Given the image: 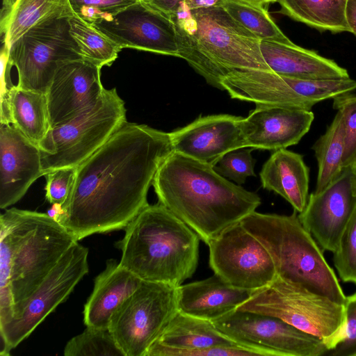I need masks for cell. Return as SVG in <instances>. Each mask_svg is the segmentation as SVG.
<instances>
[{
	"label": "cell",
	"mask_w": 356,
	"mask_h": 356,
	"mask_svg": "<svg viewBox=\"0 0 356 356\" xmlns=\"http://www.w3.org/2000/svg\"><path fill=\"white\" fill-rule=\"evenodd\" d=\"M355 206L356 169L348 167L323 190L309 195L298 216L319 246L334 252Z\"/></svg>",
	"instance_id": "obj_16"
},
{
	"label": "cell",
	"mask_w": 356,
	"mask_h": 356,
	"mask_svg": "<svg viewBox=\"0 0 356 356\" xmlns=\"http://www.w3.org/2000/svg\"><path fill=\"white\" fill-rule=\"evenodd\" d=\"M236 309L282 319L323 339L329 350L341 335L344 323L343 304L278 276L268 286L254 291Z\"/></svg>",
	"instance_id": "obj_8"
},
{
	"label": "cell",
	"mask_w": 356,
	"mask_h": 356,
	"mask_svg": "<svg viewBox=\"0 0 356 356\" xmlns=\"http://www.w3.org/2000/svg\"><path fill=\"white\" fill-rule=\"evenodd\" d=\"M253 292L234 287L213 275L177 287L178 311L214 321L237 309Z\"/></svg>",
	"instance_id": "obj_21"
},
{
	"label": "cell",
	"mask_w": 356,
	"mask_h": 356,
	"mask_svg": "<svg viewBox=\"0 0 356 356\" xmlns=\"http://www.w3.org/2000/svg\"><path fill=\"white\" fill-rule=\"evenodd\" d=\"M175 24L179 58L211 86L236 70L271 71L261 53L260 40L223 8L192 10L183 1L170 18Z\"/></svg>",
	"instance_id": "obj_3"
},
{
	"label": "cell",
	"mask_w": 356,
	"mask_h": 356,
	"mask_svg": "<svg viewBox=\"0 0 356 356\" xmlns=\"http://www.w3.org/2000/svg\"><path fill=\"white\" fill-rule=\"evenodd\" d=\"M146 5L170 18L184 0H141Z\"/></svg>",
	"instance_id": "obj_39"
},
{
	"label": "cell",
	"mask_w": 356,
	"mask_h": 356,
	"mask_svg": "<svg viewBox=\"0 0 356 356\" xmlns=\"http://www.w3.org/2000/svg\"><path fill=\"white\" fill-rule=\"evenodd\" d=\"M333 261L341 280L356 284V206L333 252Z\"/></svg>",
	"instance_id": "obj_33"
},
{
	"label": "cell",
	"mask_w": 356,
	"mask_h": 356,
	"mask_svg": "<svg viewBox=\"0 0 356 356\" xmlns=\"http://www.w3.org/2000/svg\"><path fill=\"white\" fill-rule=\"evenodd\" d=\"M101 69L82 58L68 61L58 69L46 92L50 128L97 103L104 90Z\"/></svg>",
	"instance_id": "obj_17"
},
{
	"label": "cell",
	"mask_w": 356,
	"mask_h": 356,
	"mask_svg": "<svg viewBox=\"0 0 356 356\" xmlns=\"http://www.w3.org/2000/svg\"><path fill=\"white\" fill-rule=\"evenodd\" d=\"M238 1H245V2L253 3V4H258V5H262V6L268 4L270 3L277 1V0H238Z\"/></svg>",
	"instance_id": "obj_43"
},
{
	"label": "cell",
	"mask_w": 356,
	"mask_h": 356,
	"mask_svg": "<svg viewBox=\"0 0 356 356\" xmlns=\"http://www.w3.org/2000/svg\"><path fill=\"white\" fill-rule=\"evenodd\" d=\"M1 123L13 124L39 144L50 129L46 94L10 86L1 95Z\"/></svg>",
	"instance_id": "obj_26"
},
{
	"label": "cell",
	"mask_w": 356,
	"mask_h": 356,
	"mask_svg": "<svg viewBox=\"0 0 356 356\" xmlns=\"http://www.w3.org/2000/svg\"><path fill=\"white\" fill-rule=\"evenodd\" d=\"M44 176L38 144L15 126L0 125V208L18 202L31 184Z\"/></svg>",
	"instance_id": "obj_19"
},
{
	"label": "cell",
	"mask_w": 356,
	"mask_h": 356,
	"mask_svg": "<svg viewBox=\"0 0 356 356\" xmlns=\"http://www.w3.org/2000/svg\"><path fill=\"white\" fill-rule=\"evenodd\" d=\"M88 249L76 241L42 282L13 308V316L0 325V341L12 350L27 338L62 302L88 273Z\"/></svg>",
	"instance_id": "obj_12"
},
{
	"label": "cell",
	"mask_w": 356,
	"mask_h": 356,
	"mask_svg": "<svg viewBox=\"0 0 356 356\" xmlns=\"http://www.w3.org/2000/svg\"><path fill=\"white\" fill-rule=\"evenodd\" d=\"M253 149L243 147L224 154L213 166L220 175L238 185L245 182L249 177H255V160L252 156Z\"/></svg>",
	"instance_id": "obj_35"
},
{
	"label": "cell",
	"mask_w": 356,
	"mask_h": 356,
	"mask_svg": "<svg viewBox=\"0 0 356 356\" xmlns=\"http://www.w3.org/2000/svg\"><path fill=\"white\" fill-rule=\"evenodd\" d=\"M238 344L220 332L211 321L178 311L145 356H161L166 350H189Z\"/></svg>",
	"instance_id": "obj_25"
},
{
	"label": "cell",
	"mask_w": 356,
	"mask_h": 356,
	"mask_svg": "<svg viewBox=\"0 0 356 356\" xmlns=\"http://www.w3.org/2000/svg\"><path fill=\"white\" fill-rule=\"evenodd\" d=\"M263 188L286 200L301 213L309 198V169L302 155L287 149L274 151L259 173Z\"/></svg>",
	"instance_id": "obj_24"
},
{
	"label": "cell",
	"mask_w": 356,
	"mask_h": 356,
	"mask_svg": "<svg viewBox=\"0 0 356 356\" xmlns=\"http://www.w3.org/2000/svg\"><path fill=\"white\" fill-rule=\"evenodd\" d=\"M260 50L270 70L280 75L317 80L350 77L334 60L296 44L261 40Z\"/></svg>",
	"instance_id": "obj_23"
},
{
	"label": "cell",
	"mask_w": 356,
	"mask_h": 356,
	"mask_svg": "<svg viewBox=\"0 0 356 356\" xmlns=\"http://www.w3.org/2000/svg\"><path fill=\"white\" fill-rule=\"evenodd\" d=\"M333 108L339 111L343 117L344 168L349 167L356 169V95L348 92L334 97Z\"/></svg>",
	"instance_id": "obj_34"
},
{
	"label": "cell",
	"mask_w": 356,
	"mask_h": 356,
	"mask_svg": "<svg viewBox=\"0 0 356 356\" xmlns=\"http://www.w3.org/2000/svg\"><path fill=\"white\" fill-rule=\"evenodd\" d=\"M242 117L200 116L170 133L173 152L213 166L226 153L245 147Z\"/></svg>",
	"instance_id": "obj_18"
},
{
	"label": "cell",
	"mask_w": 356,
	"mask_h": 356,
	"mask_svg": "<svg viewBox=\"0 0 356 356\" xmlns=\"http://www.w3.org/2000/svg\"><path fill=\"white\" fill-rule=\"evenodd\" d=\"M76 168L51 170L45 174L46 198L52 204L62 206L69 197L76 178Z\"/></svg>",
	"instance_id": "obj_38"
},
{
	"label": "cell",
	"mask_w": 356,
	"mask_h": 356,
	"mask_svg": "<svg viewBox=\"0 0 356 356\" xmlns=\"http://www.w3.org/2000/svg\"><path fill=\"white\" fill-rule=\"evenodd\" d=\"M122 49L179 57L172 21L141 0L111 17L92 24Z\"/></svg>",
	"instance_id": "obj_15"
},
{
	"label": "cell",
	"mask_w": 356,
	"mask_h": 356,
	"mask_svg": "<svg viewBox=\"0 0 356 356\" xmlns=\"http://www.w3.org/2000/svg\"><path fill=\"white\" fill-rule=\"evenodd\" d=\"M172 152L170 133L126 122L76 168L72 192L54 217L77 241L124 229L149 204L154 177Z\"/></svg>",
	"instance_id": "obj_1"
},
{
	"label": "cell",
	"mask_w": 356,
	"mask_h": 356,
	"mask_svg": "<svg viewBox=\"0 0 356 356\" xmlns=\"http://www.w3.org/2000/svg\"><path fill=\"white\" fill-rule=\"evenodd\" d=\"M312 149L318 163L314 192H320L335 180L344 169L345 150L343 117L337 111L331 124L314 144Z\"/></svg>",
	"instance_id": "obj_29"
},
{
	"label": "cell",
	"mask_w": 356,
	"mask_h": 356,
	"mask_svg": "<svg viewBox=\"0 0 356 356\" xmlns=\"http://www.w3.org/2000/svg\"><path fill=\"white\" fill-rule=\"evenodd\" d=\"M344 323L341 335L327 355L356 356V292L346 297Z\"/></svg>",
	"instance_id": "obj_37"
},
{
	"label": "cell",
	"mask_w": 356,
	"mask_h": 356,
	"mask_svg": "<svg viewBox=\"0 0 356 356\" xmlns=\"http://www.w3.org/2000/svg\"><path fill=\"white\" fill-rule=\"evenodd\" d=\"M177 287L142 281L112 315L108 329L124 356H145L178 312Z\"/></svg>",
	"instance_id": "obj_10"
},
{
	"label": "cell",
	"mask_w": 356,
	"mask_h": 356,
	"mask_svg": "<svg viewBox=\"0 0 356 356\" xmlns=\"http://www.w3.org/2000/svg\"><path fill=\"white\" fill-rule=\"evenodd\" d=\"M212 322L236 343L266 356H321L329 351L323 339L272 316L235 309Z\"/></svg>",
	"instance_id": "obj_13"
},
{
	"label": "cell",
	"mask_w": 356,
	"mask_h": 356,
	"mask_svg": "<svg viewBox=\"0 0 356 356\" xmlns=\"http://www.w3.org/2000/svg\"><path fill=\"white\" fill-rule=\"evenodd\" d=\"M6 51L7 63L17 70V86L45 94L62 65L81 58L66 17L33 26Z\"/></svg>",
	"instance_id": "obj_11"
},
{
	"label": "cell",
	"mask_w": 356,
	"mask_h": 356,
	"mask_svg": "<svg viewBox=\"0 0 356 356\" xmlns=\"http://www.w3.org/2000/svg\"><path fill=\"white\" fill-rule=\"evenodd\" d=\"M127 121L116 89L104 90L97 103L72 120L50 128L39 143L42 169L76 167L101 147Z\"/></svg>",
	"instance_id": "obj_7"
},
{
	"label": "cell",
	"mask_w": 356,
	"mask_h": 356,
	"mask_svg": "<svg viewBox=\"0 0 356 356\" xmlns=\"http://www.w3.org/2000/svg\"><path fill=\"white\" fill-rule=\"evenodd\" d=\"M207 245L214 274L234 287L254 292L277 277L267 249L241 222L224 230Z\"/></svg>",
	"instance_id": "obj_14"
},
{
	"label": "cell",
	"mask_w": 356,
	"mask_h": 356,
	"mask_svg": "<svg viewBox=\"0 0 356 356\" xmlns=\"http://www.w3.org/2000/svg\"><path fill=\"white\" fill-rule=\"evenodd\" d=\"M139 0H69L75 15L92 24L116 15Z\"/></svg>",
	"instance_id": "obj_36"
},
{
	"label": "cell",
	"mask_w": 356,
	"mask_h": 356,
	"mask_svg": "<svg viewBox=\"0 0 356 356\" xmlns=\"http://www.w3.org/2000/svg\"><path fill=\"white\" fill-rule=\"evenodd\" d=\"M241 224L270 253L279 277L343 304L346 296L321 248L291 215L253 211Z\"/></svg>",
	"instance_id": "obj_5"
},
{
	"label": "cell",
	"mask_w": 356,
	"mask_h": 356,
	"mask_svg": "<svg viewBox=\"0 0 356 356\" xmlns=\"http://www.w3.org/2000/svg\"><path fill=\"white\" fill-rule=\"evenodd\" d=\"M314 118L312 110L257 105L242 120L245 147L275 151L296 145L309 131Z\"/></svg>",
	"instance_id": "obj_20"
},
{
	"label": "cell",
	"mask_w": 356,
	"mask_h": 356,
	"mask_svg": "<svg viewBox=\"0 0 356 356\" xmlns=\"http://www.w3.org/2000/svg\"><path fill=\"white\" fill-rule=\"evenodd\" d=\"M17 0H3L1 19L5 18L11 12Z\"/></svg>",
	"instance_id": "obj_42"
},
{
	"label": "cell",
	"mask_w": 356,
	"mask_h": 356,
	"mask_svg": "<svg viewBox=\"0 0 356 356\" xmlns=\"http://www.w3.org/2000/svg\"><path fill=\"white\" fill-rule=\"evenodd\" d=\"M222 90L232 99L305 110L317 103L356 89V80L304 79L262 70H236L221 81Z\"/></svg>",
	"instance_id": "obj_9"
},
{
	"label": "cell",
	"mask_w": 356,
	"mask_h": 356,
	"mask_svg": "<svg viewBox=\"0 0 356 356\" xmlns=\"http://www.w3.org/2000/svg\"><path fill=\"white\" fill-rule=\"evenodd\" d=\"M0 229L11 251L14 308L33 293L77 241L55 217L16 208L1 215Z\"/></svg>",
	"instance_id": "obj_6"
},
{
	"label": "cell",
	"mask_w": 356,
	"mask_h": 356,
	"mask_svg": "<svg viewBox=\"0 0 356 356\" xmlns=\"http://www.w3.org/2000/svg\"><path fill=\"white\" fill-rule=\"evenodd\" d=\"M226 0H184L192 10L223 6Z\"/></svg>",
	"instance_id": "obj_40"
},
{
	"label": "cell",
	"mask_w": 356,
	"mask_h": 356,
	"mask_svg": "<svg viewBox=\"0 0 356 356\" xmlns=\"http://www.w3.org/2000/svg\"><path fill=\"white\" fill-rule=\"evenodd\" d=\"M159 202L207 245L256 211L261 198L218 174L213 167L173 152L153 181Z\"/></svg>",
	"instance_id": "obj_2"
},
{
	"label": "cell",
	"mask_w": 356,
	"mask_h": 356,
	"mask_svg": "<svg viewBox=\"0 0 356 356\" xmlns=\"http://www.w3.org/2000/svg\"><path fill=\"white\" fill-rule=\"evenodd\" d=\"M74 15L69 0H17L8 16L1 19V33L6 50L33 26Z\"/></svg>",
	"instance_id": "obj_27"
},
{
	"label": "cell",
	"mask_w": 356,
	"mask_h": 356,
	"mask_svg": "<svg viewBox=\"0 0 356 356\" xmlns=\"http://www.w3.org/2000/svg\"><path fill=\"white\" fill-rule=\"evenodd\" d=\"M346 16L350 32L356 35V0H348Z\"/></svg>",
	"instance_id": "obj_41"
},
{
	"label": "cell",
	"mask_w": 356,
	"mask_h": 356,
	"mask_svg": "<svg viewBox=\"0 0 356 356\" xmlns=\"http://www.w3.org/2000/svg\"><path fill=\"white\" fill-rule=\"evenodd\" d=\"M116 246L120 264L143 281L181 285L195 272L201 240L160 202L147 205Z\"/></svg>",
	"instance_id": "obj_4"
},
{
	"label": "cell",
	"mask_w": 356,
	"mask_h": 356,
	"mask_svg": "<svg viewBox=\"0 0 356 356\" xmlns=\"http://www.w3.org/2000/svg\"><path fill=\"white\" fill-rule=\"evenodd\" d=\"M69 26L81 58L95 65L110 66L122 49L92 24L75 15L69 17Z\"/></svg>",
	"instance_id": "obj_30"
},
{
	"label": "cell",
	"mask_w": 356,
	"mask_h": 356,
	"mask_svg": "<svg viewBox=\"0 0 356 356\" xmlns=\"http://www.w3.org/2000/svg\"><path fill=\"white\" fill-rule=\"evenodd\" d=\"M142 281L115 259H108L105 269L95 277L93 290L84 306L86 327L108 329L113 313Z\"/></svg>",
	"instance_id": "obj_22"
},
{
	"label": "cell",
	"mask_w": 356,
	"mask_h": 356,
	"mask_svg": "<svg viewBox=\"0 0 356 356\" xmlns=\"http://www.w3.org/2000/svg\"><path fill=\"white\" fill-rule=\"evenodd\" d=\"M65 356H124L108 329L86 327L72 338L64 348Z\"/></svg>",
	"instance_id": "obj_32"
},
{
	"label": "cell",
	"mask_w": 356,
	"mask_h": 356,
	"mask_svg": "<svg viewBox=\"0 0 356 356\" xmlns=\"http://www.w3.org/2000/svg\"><path fill=\"white\" fill-rule=\"evenodd\" d=\"M348 0H277L280 13L321 31L350 32L346 10Z\"/></svg>",
	"instance_id": "obj_28"
},
{
	"label": "cell",
	"mask_w": 356,
	"mask_h": 356,
	"mask_svg": "<svg viewBox=\"0 0 356 356\" xmlns=\"http://www.w3.org/2000/svg\"><path fill=\"white\" fill-rule=\"evenodd\" d=\"M223 8L260 40L295 44L279 29L264 6L238 0H226Z\"/></svg>",
	"instance_id": "obj_31"
}]
</instances>
